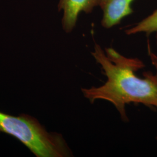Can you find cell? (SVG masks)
<instances>
[{
  "instance_id": "6da1fadb",
  "label": "cell",
  "mask_w": 157,
  "mask_h": 157,
  "mask_svg": "<svg viewBox=\"0 0 157 157\" xmlns=\"http://www.w3.org/2000/svg\"><path fill=\"white\" fill-rule=\"evenodd\" d=\"M91 54L101 66L107 80L101 86L82 89L84 97L91 104L97 100L110 102L124 122L129 121L125 107L130 103L157 108V82L154 74L144 72V78H140L135 73L145 67L141 60L124 56L112 48H106L104 51L97 44Z\"/></svg>"
},
{
  "instance_id": "277c9868",
  "label": "cell",
  "mask_w": 157,
  "mask_h": 157,
  "mask_svg": "<svg viewBox=\"0 0 157 157\" xmlns=\"http://www.w3.org/2000/svg\"><path fill=\"white\" fill-rule=\"evenodd\" d=\"M134 0H98V6L102 11V26L111 28L118 25L127 16L133 13L132 4Z\"/></svg>"
},
{
  "instance_id": "52a82bcc",
  "label": "cell",
  "mask_w": 157,
  "mask_h": 157,
  "mask_svg": "<svg viewBox=\"0 0 157 157\" xmlns=\"http://www.w3.org/2000/svg\"><path fill=\"white\" fill-rule=\"evenodd\" d=\"M156 140H157V137H156Z\"/></svg>"
},
{
  "instance_id": "5b68a950",
  "label": "cell",
  "mask_w": 157,
  "mask_h": 157,
  "mask_svg": "<svg viewBox=\"0 0 157 157\" xmlns=\"http://www.w3.org/2000/svg\"><path fill=\"white\" fill-rule=\"evenodd\" d=\"M155 32H157V10L135 26L125 31L126 34L128 35L139 33L150 34Z\"/></svg>"
},
{
  "instance_id": "7a4b0ae2",
  "label": "cell",
  "mask_w": 157,
  "mask_h": 157,
  "mask_svg": "<svg viewBox=\"0 0 157 157\" xmlns=\"http://www.w3.org/2000/svg\"><path fill=\"white\" fill-rule=\"evenodd\" d=\"M0 132L17 138L36 157H65L72 155L61 135L48 133L36 119L27 115L13 117L0 112Z\"/></svg>"
},
{
  "instance_id": "3957f363",
  "label": "cell",
  "mask_w": 157,
  "mask_h": 157,
  "mask_svg": "<svg viewBox=\"0 0 157 157\" xmlns=\"http://www.w3.org/2000/svg\"><path fill=\"white\" fill-rule=\"evenodd\" d=\"M98 6V0H59L58 9L63 11L62 25L66 33H71L77 23L80 12L90 13Z\"/></svg>"
},
{
  "instance_id": "8992f818",
  "label": "cell",
  "mask_w": 157,
  "mask_h": 157,
  "mask_svg": "<svg viewBox=\"0 0 157 157\" xmlns=\"http://www.w3.org/2000/svg\"><path fill=\"white\" fill-rule=\"evenodd\" d=\"M149 55H150V58H151L152 64L154 65V67H155V70H156V73L155 75H154V78L157 82V56L151 52H149Z\"/></svg>"
}]
</instances>
